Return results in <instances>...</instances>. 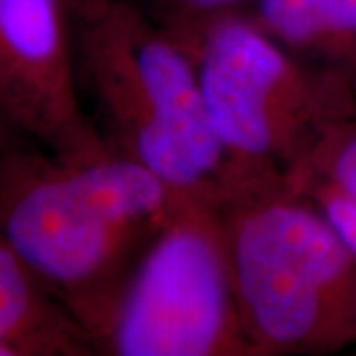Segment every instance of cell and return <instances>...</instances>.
<instances>
[{"label":"cell","mask_w":356,"mask_h":356,"mask_svg":"<svg viewBox=\"0 0 356 356\" xmlns=\"http://www.w3.org/2000/svg\"><path fill=\"white\" fill-rule=\"evenodd\" d=\"M184 200L115 153L0 154V234L99 355L133 273Z\"/></svg>","instance_id":"obj_1"},{"label":"cell","mask_w":356,"mask_h":356,"mask_svg":"<svg viewBox=\"0 0 356 356\" xmlns=\"http://www.w3.org/2000/svg\"><path fill=\"white\" fill-rule=\"evenodd\" d=\"M79 97L105 147L184 202L218 206L255 178L210 125L196 67L131 0H70Z\"/></svg>","instance_id":"obj_2"},{"label":"cell","mask_w":356,"mask_h":356,"mask_svg":"<svg viewBox=\"0 0 356 356\" xmlns=\"http://www.w3.org/2000/svg\"><path fill=\"white\" fill-rule=\"evenodd\" d=\"M252 356L332 350L356 339V257L281 175L216 206Z\"/></svg>","instance_id":"obj_3"},{"label":"cell","mask_w":356,"mask_h":356,"mask_svg":"<svg viewBox=\"0 0 356 356\" xmlns=\"http://www.w3.org/2000/svg\"><path fill=\"white\" fill-rule=\"evenodd\" d=\"M184 51L218 140L248 175H291L356 115L353 91L299 62L243 10L204 24Z\"/></svg>","instance_id":"obj_4"},{"label":"cell","mask_w":356,"mask_h":356,"mask_svg":"<svg viewBox=\"0 0 356 356\" xmlns=\"http://www.w3.org/2000/svg\"><path fill=\"white\" fill-rule=\"evenodd\" d=\"M103 356H252L216 206L182 202L121 295Z\"/></svg>","instance_id":"obj_5"},{"label":"cell","mask_w":356,"mask_h":356,"mask_svg":"<svg viewBox=\"0 0 356 356\" xmlns=\"http://www.w3.org/2000/svg\"><path fill=\"white\" fill-rule=\"evenodd\" d=\"M0 119L48 153H111L79 97L70 0H0Z\"/></svg>","instance_id":"obj_6"},{"label":"cell","mask_w":356,"mask_h":356,"mask_svg":"<svg viewBox=\"0 0 356 356\" xmlns=\"http://www.w3.org/2000/svg\"><path fill=\"white\" fill-rule=\"evenodd\" d=\"M243 13L299 62L356 97V0H252Z\"/></svg>","instance_id":"obj_7"},{"label":"cell","mask_w":356,"mask_h":356,"mask_svg":"<svg viewBox=\"0 0 356 356\" xmlns=\"http://www.w3.org/2000/svg\"><path fill=\"white\" fill-rule=\"evenodd\" d=\"M0 356H97L77 325L0 234Z\"/></svg>","instance_id":"obj_8"},{"label":"cell","mask_w":356,"mask_h":356,"mask_svg":"<svg viewBox=\"0 0 356 356\" xmlns=\"http://www.w3.org/2000/svg\"><path fill=\"white\" fill-rule=\"evenodd\" d=\"M293 191L309 184H325L356 200V129L344 121L329 131L299 168L285 177Z\"/></svg>","instance_id":"obj_9"},{"label":"cell","mask_w":356,"mask_h":356,"mask_svg":"<svg viewBox=\"0 0 356 356\" xmlns=\"http://www.w3.org/2000/svg\"><path fill=\"white\" fill-rule=\"evenodd\" d=\"M151 20L168 32L180 48L210 20L243 10L252 0H131Z\"/></svg>","instance_id":"obj_10"},{"label":"cell","mask_w":356,"mask_h":356,"mask_svg":"<svg viewBox=\"0 0 356 356\" xmlns=\"http://www.w3.org/2000/svg\"><path fill=\"white\" fill-rule=\"evenodd\" d=\"M299 194L307 196L311 202L327 218L339 238L346 243V248L356 257V200L343 192L334 191L325 184H309L299 188Z\"/></svg>","instance_id":"obj_11"},{"label":"cell","mask_w":356,"mask_h":356,"mask_svg":"<svg viewBox=\"0 0 356 356\" xmlns=\"http://www.w3.org/2000/svg\"><path fill=\"white\" fill-rule=\"evenodd\" d=\"M26 143H30V140L26 139L24 135H20L16 129H13L8 123H4L0 119V154H4L10 149H16L20 145H26Z\"/></svg>","instance_id":"obj_12"}]
</instances>
